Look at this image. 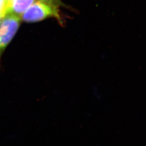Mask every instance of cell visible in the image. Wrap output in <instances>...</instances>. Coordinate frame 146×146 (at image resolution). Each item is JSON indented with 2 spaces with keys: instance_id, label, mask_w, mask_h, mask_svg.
<instances>
[{
  "instance_id": "7",
  "label": "cell",
  "mask_w": 146,
  "mask_h": 146,
  "mask_svg": "<svg viewBox=\"0 0 146 146\" xmlns=\"http://www.w3.org/2000/svg\"><path fill=\"white\" fill-rule=\"evenodd\" d=\"M1 19H0V21H1Z\"/></svg>"
},
{
  "instance_id": "1",
  "label": "cell",
  "mask_w": 146,
  "mask_h": 146,
  "mask_svg": "<svg viewBox=\"0 0 146 146\" xmlns=\"http://www.w3.org/2000/svg\"><path fill=\"white\" fill-rule=\"evenodd\" d=\"M49 18L55 19L60 25L64 24L59 7L40 0L35 1L21 16V20L28 23L39 22Z\"/></svg>"
},
{
  "instance_id": "6",
  "label": "cell",
  "mask_w": 146,
  "mask_h": 146,
  "mask_svg": "<svg viewBox=\"0 0 146 146\" xmlns=\"http://www.w3.org/2000/svg\"><path fill=\"white\" fill-rule=\"evenodd\" d=\"M7 2H8V4H9V3L10 2V1H11V0H7Z\"/></svg>"
},
{
  "instance_id": "3",
  "label": "cell",
  "mask_w": 146,
  "mask_h": 146,
  "mask_svg": "<svg viewBox=\"0 0 146 146\" xmlns=\"http://www.w3.org/2000/svg\"><path fill=\"white\" fill-rule=\"evenodd\" d=\"M36 0H11L8 4L7 14L21 17L22 14Z\"/></svg>"
},
{
  "instance_id": "5",
  "label": "cell",
  "mask_w": 146,
  "mask_h": 146,
  "mask_svg": "<svg viewBox=\"0 0 146 146\" xmlns=\"http://www.w3.org/2000/svg\"><path fill=\"white\" fill-rule=\"evenodd\" d=\"M42 2H47L50 4H52L54 5H56L58 7H63L64 4L62 2V1L61 0H40Z\"/></svg>"
},
{
  "instance_id": "4",
  "label": "cell",
  "mask_w": 146,
  "mask_h": 146,
  "mask_svg": "<svg viewBox=\"0 0 146 146\" xmlns=\"http://www.w3.org/2000/svg\"><path fill=\"white\" fill-rule=\"evenodd\" d=\"M8 2L7 0H0V19H2L7 14Z\"/></svg>"
},
{
  "instance_id": "2",
  "label": "cell",
  "mask_w": 146,
  "mask_h": 146,
  "mask_svg": "<svg viewBox=\"0 0 146 146\" xmlns=\"http://www.w3.org/2000/svg\"><path fill=\"white\" fill-rule=\"evenodd\" d=\"M21 21L20 16L13 14H6L0 21V64L2 56L16 34Z\"/></svg>"
}]
</instances>
